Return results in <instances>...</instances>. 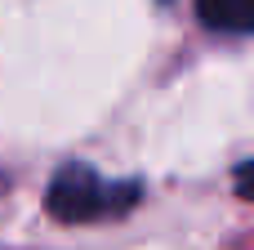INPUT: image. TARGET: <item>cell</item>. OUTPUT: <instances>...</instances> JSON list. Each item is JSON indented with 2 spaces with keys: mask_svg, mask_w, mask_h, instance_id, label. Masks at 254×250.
Returning a JSON list of instances; mask_svg holds the SVG:
<instances>
[{
  "mask_svg": "<svg viewBox=\"0 0 254 250\" xmlns=\"http://www.w3.org/2000/svg\"><path fill=\"white\" fill-rule=\"evenodd\" d=\"M143 201V183L125 179V183H107L103 174H94L89 166H63L45 192V206L58 224H98V219H121L125 210H134Z\"/></svg>",
  "mask_w": 254,
  "mask_h": 250,
  "instance_id": "1",
  "label": "cell"
},
{
  "mask_svg": "<svg viewBox=\"0 0 254 250\" xmlns=\"http://www.w3.org/2000/svg\"><path fill=\"white\" fill-rule=\"evenodd\" d=\"M196 13L210 31L254 36V0H196Z\"/></svg>",
  "mask_w": 254,
  "mask_h": 250,
  "instance_id": "2",
  "label": "cell"
},
{
  "mask_svg": "<svg viewBox=\"0 0 254 250\" xmlns=\"http://www.w3.org/2000/svg\"><path fill=\"white\" fill-rule=\"evenodd\" d=\"M237 197H246V201H254V161H246V166H237Z\"/></svg>",
  "mask_w": 254,
  "mask_h": 250,
  "instance_id": "3",
  "label": "cell"
}]
</instances>
